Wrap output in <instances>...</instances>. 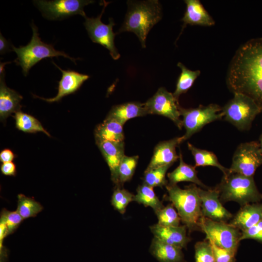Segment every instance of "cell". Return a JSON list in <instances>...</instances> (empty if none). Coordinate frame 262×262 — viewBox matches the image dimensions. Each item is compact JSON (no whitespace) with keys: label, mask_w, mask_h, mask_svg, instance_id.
I'll return each instance as SVG.
<instances>
[{"label":"cell","mask_w":262,"mask_h":262,"mask_svg":"<svg viewBox=\"0 0 262 262\" xmlns=\"http://www.w3.org/2000/svg\"><path fill=\"white\" fill-rule=\"evenodd\" d=\"M227 84L233 93L254 100L262 113V38L247 41L237 50L230 64Z\"/></svg>","instance_id":"6da1fadb"},{"label":"cell","mask_w":262,"mask_h":262,"mask_svg":"<svg viewBox=\"0 0 262 262\" xmlns=\"http://www.w3.org/2000/svg\"><path fill=\"white\" fill-rule=\"evenodd\" d=\"M128 11L118 33L130 32L139 39L142 48L146 47L147 35L162 18V9L158 0H128Z\"/></svg>","instance_id":"7a4b0ae2"},{"label":"cell","mask_w":262,"mask_h":262,"mask_svg":"<svg viewBox=\"0 0 262 262\" xmlns=\"http://www.w3.org/2000/svg\"><path fill=\"white\" fill-rule=\"evenodd\" d=\"M165 187L167 194L164 196V199L170 201L177 209L189 233L200 231L199 224L202 216L198 187L192 184L181 189L177 184L168 183Z\"/></svg>","instance_id":"3957f363"},{"label":"cell","mask_w":262,"mask_h":262,"mask_svg":"<svg viewBox=\"0 0 262 262\" xmlns=\"http://www.w3.org/2000/svg\"><path fill=\"white\" fill-rule=\"evenodd\" d=\"M215 188L219 192L222 203L232 201L242 206L262 199V194L259 192L253 177L229 172L223 175Z\"/></svg>","instance_id":"277c9868"},{"label":"cell","mask_w":262,"mask_h":262,"mask_svg":"<svg viewBox=\"0 0 262 262\" xmlns=\"http://www.w3.org/2000/svg\"><path fill=\"white\" fill-rule=\"evenodd\" d=\"M33 36L30 42L25 46L16 48L12 45L13 50L16 53L15 62L21 66L25 76L31 67L42 59L48 57L63 56L76 63L75 59L70 57L63 51L56 50L51 44L42 42L39 36L37 27L32 24Z\"/></svg>","instance_id":"5b68a950"},{"label":"cell","mask_w":262,"mask_h":262,"mask_svg":"<svg viewBox=\"0 0 262 262\" xmlns=\"http://www.w3.org/2000/svg\"><path fill=\"white\" fill-rule=\"evenodd\" d=\"M233 94V98L222 107L224 119L240 131H248L262 110L247 96L239 93Z\"/></svg>","instance_id":"8992f818"},{"label":"cell","mask_w":262,"mask_h":262,"mask_svg":"<svg viewBox=\"0 0 262 262\" xmlns=\"http://www.w3.org/2000/svg\"><path fill=\"white\" fill-rule=\"evenodd\" d=\"M179 110L182 117V126L185 130L184 134L181 136L182 143L199 131L207 124L222 119L224 116L222 107L214 103L190 108L180 106Z\"/></svg>","instance_id":"52a82bcc"},{"label":"cell","mask_w":262,"mask_h":262,"mask_svg":"<svg viewBox=\"0 0 262 262\" xmlns=\"http://www.w3.org/2000/svg\"><path fill=\"white\" fill-rule=\"evenodd\" d=\"M199 226L200 231L206 234V239L236 255L241 241V232L239 229L229 223L204 217L200 218Z\"/></svg>","instance_id":"ba28073f"},{"label":"cell","mask_w":262,"mask_h":262,"mask_svg":"<svg viewBox=\"0 0 262 262\" xmlns=\"http://www.w3.org/2000/svg\"><path fill=\"white\" fill-rule=\"evenodd\" d=\"M262 164V151L258 141L241 143L235 150L229 171L246 177H253Z\"/></svg>","instance_id":"9c48e42d"},{"label":"cell","mask_w":262,"mask_h":262,"mask_svg":"<svg viewBox=\"0 0 262 262\" xmlns=\"http://www.w3.org/2000/svg\"><path fill=\"white\" fill-rule=\"evenodd\" d=\"M109 3L103 0V7L100 15L96 17L86 16L83 24L92 41L108 49L113 59L116 60L120 58V55L115 44V33H114L113 28L115 23L111 17L109 18L108 24L103 23L101 20L105 9Z\"/></svg>","instance_id":"30bf717a"},{"label":"cell","mask_w":262,"mask_h":262,"mask_svg":"<svg viewBox=\"0 0 262 262\" xmlns=\"http://www.w3.org/2000/svg\"><path fill=\"white\" fill-rule=\"evenodd\" d=\"M144 104L148 114L166 117L172 120L179 129H182L183 126L180 118L178 100L173 93L168 92L165 88H159Z\"/></svg>","instance_id":"8fae6325"},{"label":"cell","mask_w":262,"mask_h":262,"mask_svg":"<svg viewBox=\"0 0 262 262\" xmlns=\"http://www.w3.org/2000/svg\"><path fill=\"white\" fill-rule=\"evenodd\" d=\"M94 2L88 0L34 1L44 16L50 19H60L75 15H80L85 18L84 7Z\"/></svg>","instance_id":"7c38bea8"},{"label":"cell","mask_w":262,"mask_h":262,"mask_svg":"<svg viewBox=\"0 0 262 262\" xmlns=\"http://www.w3.org/2000/svg\"><path fill=\"white\" fill-rule=\"evenodd\" d=\"M201 201L202 216L218 222L228 223L233 215L222 205L219 198V192L213 189H201L198 187Z\"/></svg>","instance_id":"4fadbf2b"},{"label":"cell","mask_w":262,"mask_h":262,"mask_svg":"<svg viewBox=\"0 0 262 262\" xmlns=\"http://www.w3.org/2000/svg\"><path fill=\"white\" fill-rule=\"evenodd\" d=\"M96 144L106 161L111 172V179L115 187H120L118 169L120 164L125 155L124 143L106 141H96Z\"/></svg>","instance_id":"5bb4252c"},{"label":"cell","mask_w":262,"mask_h":262,"mask_svg":"<svg viewBox=\"0 0 262 262\" xmlns=\"http://www.w3.org/2000/svg\"><path fill=\"white\" fill-rule=\"evenodd\" d=\"M154 237L159 240L181 249L186 248L191 239L187 235V229L183 225L179 226H164L155 224L149 227Z\"/></svg>","instance_id":"9a60e30c"},{"label":"cell","mask_w":262,"mask_h":262,"mask_svg":"<svg viewBox=\"0 0 262 262\" xmlns=\"http://www.w3.org/2000/svg\"><path fill=\"white\" fill-rule=\"evenodd\" d=\"M52 63L62 72V75L59 82L58 93L56 96L49 98H44L35 96L36 98L46 101L49 102H57L63 97L75 93L90 77L88 75L80 73L73 70H63L54 62H52Z\"/></svg>","instance_id":"2e32d148"},{"label":"cell","mask_w":262,"mask_h":262,"mask_svg":"<svg viewBox=\"0 0 262 262\" xmlns=\"http://www.w3.org/2000/svg\"><path fill=\"white\" fill-rule=\"evenodd\" d=\"M181 143V137L159 143L154 149L153 156L146 169L172 165L179 158L176 149Z\"/></svg>","instance_id":"e0dca14e"},{"label":"cell","mask_w":262,"mask_h":262,"mask_svg":"<svg viewBox=\"0 0 262 262\" xmlns=\"http://www.w3.org/2000/svg\"><path fill=\"white\" fill-rule=\"evenodd\" d=\"M186 10L181 19V32L187 25L212 26L215 21L199 0H185Z\"/></svg>","instance_id":"ac0fdd59"},{"label":"cell","mask_w":262,"mask_h":262,"mask_svg":"<svg viewBox=\"0 0 262 262\" xmlns=\"http://www.w3.org/2000/svg\"><path fill=\"white\" fill-rule=\"evenodd\" d=\"M262 221V203H249L241 206L229 224L243 231Z\"/></svg>","instance_id":"d6986e66"},{"label":"cell","mask_w":262,"mask_h":262,"mask_svg":"<svg viewBox=\"0 0 262 262\" xmlns=\"http://www.w3.org/2000/svg\"><path fill=\"white\" fill-rule=\"evenodd\" d=\"M0 118L6 119L13 113L20 111L23 98L18 93L6 85L5 72L0 75Z\"/></svg>","instance_id":"ffe728a7"},{"label":"cell","mask_w":262,"mask_h":262,"mask_svg":"<svg viewBox=\"0 0 262 262\" xmlns=\"http://www.w3.org/2000/svg\"><path fill=\"white\" fill-rule=\"evenodd\" d=\"M147 115L144 103L130 102L113 106L107 117L114 119L123 125L131 119Z\"/></svg>","instance_id":"44dd1931"},{"label":"cell","mask_w":262,"mask_h":262,"mask_svg":"<svg viewBox=\"0 0 262 262\" xmlns=\"http://www.w3.org/2000/svg\"><path fill=\"white\" fill-rule=\"evenodd\" d=\"M149 252L159 262H185L181 248L155 237L152 240Z\"/></svg>","instance_id":"7402d4cb"},{"label":"cell","mask_w":262,"mask_h":262,"mask_svg":"<svg viewBox=\"0 0 262 262\" xmlns=\"http://www.w3.org/2000/svg\"><path fill=\"white\" fill-rule=\"evenodd\" d=\"M179 159L180 162L178 167L173 171L167 174L168 183L175 185L180 182L188 181L197 185L203 189H209V187L198 179L195 169L196 167L187 164L184 162L180 150Z\"/></svg>","instance_id":"603a6c76"},{"label":"cell","mask_w":262,"mask_h":262,"mask_svg":"<svg viewBox=\"0 0 262 262\" xmlns=\"http://www.w3.org/2000/svg\"><path fill=\"white\" fill-rule=\"evenodd\" d=\"M123 125L116 120L106 117L97 126L95 131L96 141L113 142H124Z\"/></svg>","instance_id":"cb8c5ba5"},{"label":"cell","mask_w":262,"mask_h":262,"mask_svg":"<svg viewBox=\"0 0 262 262\" xmlns=\"http://www.w3.org/2000/svg\"><path fill=\"white\" fill-rule=\"evenodd\" d=\"M189 150L191 151L195 161V167L212 166L217 167L226 176L229 173V168L223 166L218 161L216 156L212 152L196 147L187 143Z\"/></svg>","instance_id":"d4e9b609"},{"label":"cell","mask_w":262,"mask_h":262,"mask_svg":"<svg viewBox=\"0 0 262 262\" xmlns=\"http://www.w3.org/2000/svg\"><path fill=\"white\" fill-rule=\"evenodd\" d=\"M133 201L142 204L145 207H151L154 213L164 206L163 202L156 196L153 188L143 183L137 188Z\"/></svg>","instance_id":"484cf974"},{"label":"cell","mask_w":262,"mask_h":262,"mask_svg":"<svg viewBox=\"0 0 262 262\" xmlns=\"http://www.w3.org/2000/svg\"><path fill=\"white\" fill-rule=\"evenodd\" d=\"M177 66L180 68L181 72L178 79L176 89L173 93L178 100L179 97L186 93L193 85L195 80L200 75V71L191 70L187 68L182 63L179 62Z\"/></svg>","instance_id":"4316f807"},{"label":"cell","mask_w":262,"mask_h":262,"mask_svg":"<svg viewBox=\"0 0 262 262\" xmlns=\"http://www.w3.org/2000/svg\"><path fill=\"white\" fill-rule=\"evenodd\" d=\"M14 117L16 126L19 130L28 133L42 132L50 136L41 123L33 116L19 111L15 113Z\"/></svg>","instance_id":"83f0119b"},{"label":"cell","mask_w":262,"mask_h":262,"mask_svg":"<svg viewBox=\"0 0 262 262\" xmlns=\"http://www.w3.org/2000/svg\"><path fill=\"white\" fill-rule=\"evenodd\" d=\"M43 209V207L33 198L26 196L22 194L17 195L16 211L23 219L35 217Z\"/></svg>","instance_id":"f1b7e54d"},{"label":"cell","mask_w":262,"mask_h":262,"mask_svg":"<svg viewBox=\"0 0 262 262\" xmlns=\"http://www.w3.org/2000/svg\"><path fill=\"white\" fill-rule=\"evenodd\" d=\"M170 165L160 166L151 169H146L143 178V183L153 188H163L168 183L166 179V174Z\"/></svg>","instance_id":"f546056e"},{"label":"cell","mask_w":262,"mask_h":262,"mask_svg":"<svg viewBox=\"0 0 262 262\" xmlns=\"http://www.w3.org/2000/svg\"><path fill=\"white\" fill-rule=\"evenodd\" d=\"M138 156H128L123 158L118 169V180L119 186L130 180L134 172L137 164Z\"/></svg>","instance_id":"4dcf8cb0"},{"label":"cell","mask_w":262,"mask_h":262,"mask_svg":"<svg viewBox=\"0 0 262 262\" xmlns=\"http://www.w3.org/2000/svg\"><path fill=\"white\" fill-rule=\"evenodd\" d=\"M175 208L171 203L155 212L158 219L157 223L164 226H180L181 219Z\"/></svg>","instance_id":"1f68e13d"},{"label":"cell","mask_w":262,"mask_h":262,"mask_svg":"<svg viewBox=\"0 0 262 262\" xmlns=\"http://www.w3.org/2000/svg\"><path fill=\"white\" fill-rule=\"evenodd\" d=\"M134 196L121 187H115L111 197V203L115 210L121 214H124L129 203L133 201Z\"/></svg>","instance_id":"d6a6232c"},{"label":"cell","mask_w":262,"mask_h":262,"mask_svg":"<svg viewBox=\"0 0 262 262\" xmlns=\"http://www.w3.org/2000/svg\"><path fill=\"white\" fill-rule=\"evenodd\" d=\"M195 260V262H214L213 248L208 240L196 243Z\"/></svg>","instance_id":"836d02e7"},{"label":"cell","mask_w":262,"mask_h":262,"mask_svg":"<svg viewBox=\"0 0 262 262\" xmlns=\"http://www.w3.org/2000/svg\"><path fill=\"white\" fill-rule=\"evenodd\" d=\"M23 220L16 211H10L3 209L1 212L0 221L6 226L9 235L16 230Z\"/></svg>","instance_id":"e575fe53"},{"label":"cell","mask_w":262,"mask_h":262,"mask_svg":"<svg viewBox=\"0 0 262 262\" xmlns=\"http://www.w3.org/2000/svg\"><path fill=\"white\" fill-rule=\"evenodd\" d=\"M208 240L211 243L214 258V262H236L235 255L229 251L218 247L212 241Z\"/></svg>","instance_id":"d590c367"},{"label":"cell","mask_w":262,"mask_h":262,"mask_svg":"<svg viewBox=\"0 0 262 262\" xmlns=\"http://www.w3.org/2000/svg\"><path fill=\"white\" fill-rule=\"evenodd\" d=\"M247 239H253L262 243V221L241 231L240 241Z\"/></svg>","instance_id":"8d00e7d4"},{"label":"cell","mask_w":262,"mask_h":262,"mask_svg":"<svg viewBox=\"0 0 262 262\" xmlns=\"http://www.w3.org/2000/svg\"><path fill=\"white\" fill-rule=\"evenodd\" d=\"M0 171L2 174L10 176H15L16 173V165L12 162L2 163Z\"/></svg>","instance_id":"74e56055"},{"label":"cell","mask_w":262,"mask_h":262,"mask_svg":"<svg viewBox=\"0 0 262 262\" xmlns=\"http://www.w3.org/2000/svg\"><path fill=\"white\" fill-rule=\"evenodd\" d=\"M14 158V153L9 149H3L0 153V161L2 163L12 162Z\"/></svg>","instance_id":"f35d334b"},{"label":"cell","mask_w":262,"mask_h":262,"mask_svg":"<svg viewBox=\"0 0 262 262\" xmlns=\"http://www.w3.org/2000/svg\"><path fill=\"white\" fill-rule=\"evenodd\" d=\"M10 51L9 42L0 33V54L1 55Z\"/></svg>","instance_id":"ab89813d"},{"label":"cell","mask_w":262,"mask_h":262,"mask_svg":"<svg viewBox=\"0 0 262 262\" xmlns=\"http://www.w3.org/2000/svg\"><path fill=\"white\" fill-rule=\"evenodd\" d=\"M258 142H259L261 149L262 151V132L260 136Z\"/></svg>","instance_id":"60d3db41"}]
</instances>
